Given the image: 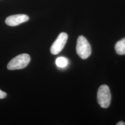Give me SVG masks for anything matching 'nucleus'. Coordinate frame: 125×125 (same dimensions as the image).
<instances>
[{
    "mask_svg": "<svg viewBox=\"0 0 125 125\" xmlns=\"http://www.w3.org/2000/svg\"><path fill=\"white\" fill-rule=\"evenodd\" d=\"M76 51L78 56L83 59L88 58L91 55V46L84 36H80L78 38L76 42Z\"/></svg>",
    "mask_w": 125,
    "mask_h": 125,
    "instance_id": "f03ea898",
    "label": "nucleus"
},
{
    "mask_svg": "<svg viewBox=\"0 0 125 125\" xmlns=\"http://www.w3.org/2000/svg\"><path fill=\"white\" fill-rule=\"evenodd\" d=\"M116 53L119 55L125 54V38L118 41L115 45Z\"/></svg>",
    "mask_w": 125,
    "mask_h": 125,
    "instance_id": "423d86ee",
    "label": "nucleus"
},
{
    "mask_svg": "<svg viewBox=\"0 0 125 125\" xmlns=\"http://www.w3.org/2000/svg\"><path fill=\"white\" fill-rule=\"evenodd\" d=\"M68 60L64 57H59L56 61L57 65L60 68L66 67L68 64Z\"/></svg>",
    "mask_w": 125,
    "mask_h": 125,
    "instance_id": "0eeeda50",
    "label": "nucleus"
},
{
    "mask_svg": "<svg viewBox=\"0 0 125 125\" xmlns=\"http://www.w3.org/2000/svg\"><path fill=\"white\" fill-rule=\"evenodd\" d=\"M97 102L100 106L103 108H107L109 106L111 95L109 87L106 85H101L98 90Z\"/></svg>",
    "mask_w": 125,
    "mask_h": 125,
    "instance_id": "7ed1b4c3",
    "label": "nucleus"
},
{
    "mask_svg": "<svg viewBox=\"0 0 125 125\" xmlns=\"http://www.w3.org/2000/svg\"><path fill=\"white\" fill-rule=\"evenodd\" d=\"M7 96V94L0 89V99H3Z\"/></svg>",
    "mask_w": 125,
    "mask_h": 125,
    "instance_id": "6e6552de",
    "label": "nucleus"
},
{
    "mask_svg": "<svg viewBox=\"0 0 125 125\" xmlns=\"http://www.w3.org/2000/svg\"><path fill=\"white\" fill-rule=\"evenodd\" d=\"M30 57L27 54H22L13 58L8 63L7 68L9 70L22 69L27 67L30 61Z\"/></svg>",
    "mask_w": 125,
    "mask_h": 125,
    "instance_id": "f257e3e1",
    "label": "nucleus"
},
{
    "mask_svg": "<svg viewBox=\"0 0 125 125\" xmlns=\"http://www.w3.org/2000/svg\"><path fill=\"white\" fill-rule=\"evenodd\" d=\"M116 125H125V123L124 122L121 121H120V122H118V123L116 124Z\"/></svg>",
    "mask_w": 125,
    "mask_h": 125,
    "instance_id": "1a4fd4ad",
    "label": "nucleus"
},
{
    "mask_svg": "<svg viewBox=\"0 0 125 125\" xmlns=\"http://www.w3.org/2000/svg\"><path fill=\"white\" fill-rule=\"evenodd\" d=\"M68 40V35L65 32L60 33L51 47V52L54 55L60 53L63 49Z\"/></svg>",
    "mask_w": 125,
    "mask_h": 125,
    "instance_id": "20e7f679",
    "label": "nucleus"
},
{
    "mask_svg": "<svg viewBox=\"0 0 125 125\" xmlns=\"http://www.w3.org/2000/svg\"><path fill=\"white\" fill-rule=\"evenodd\" d=\"M29 17L24 14H18L9 16L5 20L6 24L11 27H15L27 22L29 20Z\"/></svg>",
    "mask_w": 125,
    "mask_h": 125,
    "instance_id": "39448f33",
    "label": "nucleus"
}]
</instances>
